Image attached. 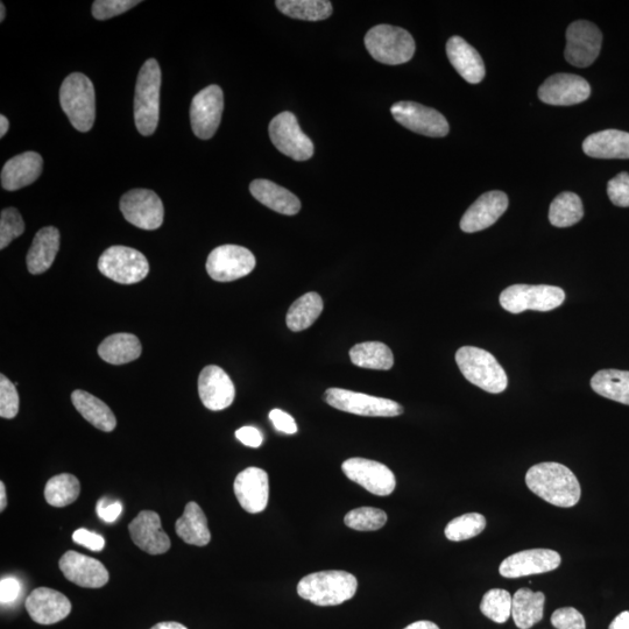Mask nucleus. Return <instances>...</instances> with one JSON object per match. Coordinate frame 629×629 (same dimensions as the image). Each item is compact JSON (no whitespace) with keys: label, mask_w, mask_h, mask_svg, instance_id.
Wrapping results in <instances>:
<instances>
[{"label":"nucleus","mask_w":629,"mask_h":629,"mask_svg":"<svg viewBox=\"0 0 629 629\" xmlns=\"http://www.w3.org/2000/svg\"><path fill=\"white\" fill-rule=\"evenodd\" d=\"M526 484L537 497L557 507H574L581 500L582 489L577 477L562 464L534 465L527 472Z\"/></svg>","instance_id":"nucleus-1"},{"label":"nucleus","mask_w":629,"mask_h":629,"mask_svg":"<svg viewBox=\"0 0 629 629\" xmlns=\"http://www.w3.org/2000/svg\"><path fill=\"white\" fill-rule=\"evenodd\" d=\"M357 589V578L341 570L315 572L298 585L299 596L317 606L341 605L355 597Z\"/></svg>","instance_id":"nucleus-2"},{"label":"nucleus","mask_w":629,"mask_h":629,"mask_svg":"<svg viewBox=\"0 0 629 629\" xmlns=\"http://www.w3.org/2000/svg\"><path fill=\"white\" fill-rule=\"evenodd\" d=\"M161 69L150 59L141 67L134 95V122L138 131L148 137L157 131L160 117Z\"/></svg>","instance_id":"nucleus-3"},{"label":"nucleus","mask_w":629,"mask_h":629,"mask_svg":"<svg viewBox=\"0 0 629 629\" xmlns=\"http://www.w3.org/2000/svg\"><path fill=\"white\" fill-rule=\"evenodd\" d=\"M60 104L77 131L93 129L96 118V95L93 82L81 73L70 74L60 88Z\"/></svg>","instance_id":"nucleus-4"},{"label":"nucleus","mask_w":629,"mask_h":629,"mask_svg":"<svg viewBox=\"0 0 629 629\" xmlns=\"http://www.w3.org/2000/svg\"><path fill=\"white\" fill-rule=\"evenodd\" d=\"M456 363L465 379L482 390L493 394L506 390L507 374L490 352L475 346H464L456 353Z\"/></svg>","instance_id":"nucleus-5"},{"label":"nucleus","mask_w":629,"mask_h":629,"mask_svg":"<svg viewBox=\"0 0 629 629\" xmlns=\"http://www.w3.org/2000/svg\"><path fill=\"white\" fill-rule=\"evenodd\" d=\"M365 46L374 60L390 66L411 61L416 48L411 33L391 25L371 28L366 34Z\"/></svg>","instance_id":"nucleus-6"},{"label":"nucleus","mask_w":629,"mask_h":629,"mask_svg":"<svg viewBox=\"0 0 629 629\" xmlns=\"http://www.w3.org/2000/svg\"><path fill=\"white\" fill-rule=\"evenodd\" d=\"M565 293L562 288L539 285H513L500 295V305L507 312L520 314L526 310L550 312L562 305Z\"/></svg>","instance_id":"nucleus-7"},{"label":"nucleus","mask_w":629,"mask_h":629,"mask_svg":"<svg viewBox=\"0 0 629 629\" xmlns=\"http://www.w3.org/2000/svg\"><path fill=\"white\" fill-rule=\"evenodd\" d=\"M98 270L118 284L133 285L143 281L150 264L143 253L126 246H111L98 260Z\"/></svg>","instance_id":"nucleus-8"},{"label":"nucleus","mask_w":629,"mask_h":629,"mask_svg":"<svg viewBox=\"0 0 629 629\" xmlns=\"http://www.w3.org/2000/svg\"><path fill=\"white\" fill-rule=\"evenodd\" d=\"M324 400L338 411L371 418H394L404 413V408L398 402L343 388H329L324 394Z\"/></svg>","instance_id":"nucleus-9"},{"label":"nucleus","mask_w":629,"mask_h":629,"mask_svg":"<svg viewBox=\"0 0 629 629\" xmlns=\"http://www.w3.org/2000/svg\"><path fill=\"white\" fill-rule=\"evenodd\" d=\"M272 143L286 157L295 161H307L313 157L315 147L292 112H282L270 124Z\"/></svg>","instance_id":"nucleus-10"},{"label":"nucleus","mask_w":629,"mask_h":629,"mask_svg":"<svg viewBox=\"0 0 629 629\" xmlns=\"http://www.w3.org/2000/svg\"><path fill=\"white\" fill-rule=\"evenodd\" d=\"M119 207L126 221L139 229L157 230L164 223V204L152 190H130L120 199Z\"/></svg>","instance_id":"nucleus-11"},{"label":"nucleus","mask_w":629,"mask_h":629,"mask_svg":"<svg viewBox=\"0 0 629 629\" xmlns=\"http://www.w3.org/2000/svg\"><path fill=\"white\" fill-rule=\"evenodd\" d=\"M256 267V258L250 250L238 245L216 247L209 254L207 272L211 279L230 282L249 275Z\"/></svg>","instance_id":"nucleus-12"},{"label":"nucleus","mask_w":629,"mask_h":629,"mask_svg":"<svg viewBox=\"0 0 629 629\" xmlns=\"http://www.w3.org/2000/svg\"><path fill=\"white\" fill-rule=\"evenodd\" d=\"M602 44L603 34L595 24L585 20L575 21L567 30L565 60L578 68L589 67L597 60Z\"/></svg>","instance_id":"nucleus-13"},{"label":"nucleus","mask_w":629,"mask_h":629,"mask_svg":"<svg viewBox=\"0 0 629 629\" xmlns=\"http://www.w3.org/2000/svg\"><path fill=\"white\" fill-rule=\"evenodd\" d=\"M395 120L406 129L422 136L442 138L449 133L448 120L435 109L415 102L395 103L391 109Z\"/></svg>","instance_id":"nucleus-14"},{"label":"nucleus","mask_w":629,"mask_h":629,"mask_svg":"<svg viewBox=\"0 0 629 629\" xmlns=\"http://www.w3.org/2000/svg\"><path fill=\"white\" fill-rule=\"evenodd\" d=\"M345 476L363 486L374 496L387 497L397 486L394 473L386 465L371 459L350 458L342 464Z\"/></svg>","instance_id":"nucleus-15"},{"label":"nucleus","mask_w":629,"mask_h":629,"mask_svg":"<svg viewBox=\"0 0 629 629\" xmlns=\"http://www.w3.org/2000/svg\"><path fill=\"white\" fill-rule=\"evenodd\" d=\"M223 109V91L218 86H209L194 97L190 105V123L197 138L207 140L215 136Z\"/></svg>","instance_id":"nucleus-16"},{"label":"nucleus","mask_w":629,"mask_h":629,"mask_svg":"<svg viewBox=\"0 0 629 629\" xmlns=\"http://www.w3.org/2000/svg\"><path fill=\"white\" fill-rule=\"evenodd\" d=\"M561 555L551 549H529L507 557L500 564V575L505 578H521L547 574L561 565Z\"/></svg>","instance_id":"nucleus-17"},{"label":"nucleus","mask_w":629,"mask_h":629,"mask_svg":"<svg viewBox=\"0 0 629 629\" xmlns=\"http://www.w3.org/2000/svg\"><path fill=\"white\" fill-rule=\"evenodd\" d=\"M591 87L583 77L574 74H556L544 81L539 89L543 103L571 106L589 100Z\"/></svg>","instance_id":"nucleus-18"},{"label":"nucleus","mask_w":629,"mask_h":629,"mask_svg":"<svg viewBox=\"0 0 629 629\" xmlns=\"http://www.w3.org/2000/svg\"><path fill=\"white\" fill-rule=\"evenodd\" d=\"M62 574L81 588L101 589L108 584L109 571L96 558L68 551L59 562Z\"/></svg>","instance_id":"nucleus-19"},{"label":"nucleus","mask_w":629,"mask_h":629,"mask_svg":"<svg viewBox=\"0 0 629 629\" xmlns=\"http://www.w3.org/2000/svg\"><path fill=\"white\" fill-rule=\"evenodd\" d=\"M25 607L35 623L46 626L60 623L72 612L70 600L63 593L48 588L33 590Z\"/></svg>","instance_id":"nucleus-20"},{"label":"nucleus","mask_w":629,"mask_h":629,"mask_svg":"<svg viewBox=\"0 0 629 629\" xmlns=\"http://www.w3.org/2000/svg\"><path fill=\"white\" fill-rule=\"evenodd\" d=\"M236 498L246 512H264L270 499V482L267 472L259 468H247L235 480Z\"/></svg>","instance_id":"nucleus-21"},{"label":"nucleus","mask_w":629,"mask_h":629,"mask_svg":"<svg viewBox=\"0 0 629 629\" xmlns=\"http://www.w3.org/2000/svg\"><path fill=\"white\" fill-rule=\"evenodd\" d=\"M199 394L202 404L210 411H223L232 405L236 397L235 385L221 367H204L199 378Z\"/></svg>","instance_id":"nucleus-22"},{"label":"nucleus","mask_w":629,"mask_h":629,"mask_svg":"<svg viewBox=\"0 0 629 629\" xmlns=\"http://www.w3.org/2000/svg\"><path fill=\"white\" fill-rule=\"evenodd\" d=\"M129 530L133 543L147 554L162 555L171 549V539L162 529L158 513L140 512Z\"/></svg>","instance_id":"nucleus-23"},{"label":"nucleus","mask_w":629,"mask_h":629,"mask_svg":"<svg viewBox=\"0 0 629 629\" xmlns=\"http://www.w3.org/2000/svg\"><path fill=\"white\" fill-rule=\"evenodd\" d=\"M508 197L499 190L486 193L466 210L461 221V229L466 233H475L490 228L505 214Z\"/></svg>","instance_id":"nucleus-24"},{"label":"nucleus","mask_w":629,"mask_h":629,"mask_svg":"<svg viewBox=\"0 0 629 629\" xmlns=\"http://www.w3.org/2000/svg\"><path fill=\"white\" fill-rule=\"evenodd\" d=\"M44 160L37 152H25L6 162L2 171V187L7 192H16L32 185L40 178Z\"/></svg>","instance_id":"nucleus-25"},{"label":"nucleus","mask_w":629,"mask_h":629,"mask_svg":"<svg viewBox=\"0 0 629 629\" xmlns=\"http://www.w3.org/2000/svg\"><path fill=\"white\" fill-rule=\"evenodd\" d=\"M447 55L451 65L466 82L478 84L484 80L485 65L482 56L469 42L461 37H452L447 44Z\"/></svg>","instance_id":"nucleus-26"},{"label":"nucleus","mask_w":629,"mask_h":629,"mask_svg":"<svg viewBox=\"0 0 629 629\" xmlns=\"http://www.w3.org/2000/svg\"><path fill=\"white\" fill-rule=\"evenodd\" d=\"M583 151L596 159H629V133L605 130L584 140Z\"/></svg>","instance_id":"nucleus-27"},{"label":"nucleus","mask_w":629,"mask_h":629,"mask_svg":"<svg viewBox=\"0 0 629 629\" xmlns=\"http://www.w3.org/2000/svg\"><path fill=\"white\" fill-rule=\"evenodd\" d=\"M60 249V232L54 226L38 231L33 239L26 263L28 271L33 275L45 273L54 263Z\"/></svg>","instance_id":"nucleus-28"},{"label":"nucleus","mask_w":629,"mask_h":629,"mask_svg":"<svg viewBox=\"0 0 629 629\" xmlns=\"http://www.w3.org/2000/svg\"><path fill=\"white\" fill-rule=\"evenodd\" d=\"M254 199L279 214L293 216L301 209V202L293 193L268 180H254L250 186Z\"/></svg>","instance_id":"nucleus-29"},{"label":"nucleus","mask_w":629,"mask_h":629,"mask_svg":"<svg viewBox=\"0 0 629 629\" xmlns=\"http://www.w3.org/2000/svg\"><path fill=\"white\" fill-rule=\"evenodd\" d=\"M175 530L181 540L193 546L204 547L211 541L206 514L194 501L187 504L185 513L176 521Z\"/></svg>","instance_id":"nucleus-30"},{"label":"nucleus","mask_w":629,"mask_h":629,"mask_svg":"<svg viewBox=\"0 0 629 629\" xmlns=\"http://www.w3.org/2000/svg\"><path fill=\"white\" fill-rule=\"evenodd\" d=\"M73 405L84 419L97 429L110 433L115 430L117 420L110 407L93 394L77 390L72 394Z\"/></svg>","instance_id":"nucleus-31"},{"label":"nucleus","mask_w":629,"mask_h":629,"mask_svg":"<svg viewBox=\"0 0 629 629\" xmlns=\"http://www.w3.org/2000/svg\"><path fill=\"white\" fill-rule=\"evenodd\" d=\"M546 596L543 592L520 589L512 598V617L520 629H530L543 619Z\"/></svg>","instance_id":"nucleus-32"},{"label":"nucleus","mask_w":629,"mask_h":629,"mask_svg":"<svg viewBox=\"0 0 629 629\" xmlns=\"http://www.w3.org/2000/svg\"><path fill=\"white\" fill-rule=\"evenodd\" d=\"M141 351L139 338L132 334L111 335L98 346V355L112 365L131 363L141 356Z\"/></svg>","instance_id":"nucleus-33"},{"label":"nucleus","mask_w":629,"mask_h":629,"mask_svg":"<svg viewBox=\"0 0 629 629\" xmlns=\"http://www.w3.org/2000/svg\"><path fill=\"white\" fill-rule=\"evenodd\" d=\"M351 362L362 369L388 371L394 365L390 348L380 342L360 343L350 350Z\"/></svg>","instance_id":"nucleus-34"},{"label":"nucleus","mask_w":629,"mask_h":629,"mask_svg":"<svg viewBox=\"0 0 629 629\" xmlns=\"http://www.w3.org/2000/svg\"><path fill=\"white\" fill-rule=\"evenodd\" d=\"M592 390L602 397L629 406V372L602 370L591 379Z\"/></svg>","instance_id":"nucleus-35"},{"label":"nucleus","mask_w":629,"mask_h":629,"mask_svg":"<svg viewBox=\"0 0 629 629\" xmlns=\"http://www.w3.org/2000/svg\"><path fill=\"white\" fill-rule=\"evenodd\" d=\"M323 308V300L317 293L302 295L288 310L287 327L294 332L312 327L322 314Z\"/></svg>","instance_id":"nucleus-36"},{"label":"nucleus","mask_w":629,"mask_h":629,"mask_svg":"<svg viewBox=\"0 0 629 629\" xmlns=\"http://www.w3.org/2000/svg\"><path fill=\"white\" fill-rule=\"evenodd\" d=\"M584 216V207L575 193L565 192L556 197L549 209V221L556 228H569L581 222Z\"/></svg>","instance_id":"nucleus-37"},{"label":"nucleus","mask_w":629,"mask_h":629,"mask_svg":"<svg viewBox=\"0 0 629 629\" xmlns=\"http://www.w3.org/2000/svg\"><path fill=\"white\" fill-rule=\"evenodd\" d=\"M275 5L286 16L299 20L321 21L332 14L328 0H278Z\"/></svg>","instance_id":"nucleus-38"},{"label":"nucleus","mask_w":629,"mask_h":629,"mask_svg":"<svg viewBox=\"0 0 629 629\" xmlns=\"http://www.w3.org/2000/svg\"><path fill=\"white\" fill-rule=\"evenodd\" d=\"M79 479L69 473L55 476L48 480L45 487V499L53 507H66L80 497Z\"/></svg>","instance_id":"nucleus-39"},{"label":"nucleus","mask_w":629,"mask_h":629,"mask_svg":"<svg viewBox=\"0 0 629 629\" xmlns=\"http://www.w3.org/2000/svg\"><path fill=\"white\" fill-rule=\"evenodd\" d=\"M486 519L479 513H468L451 520L445 527L444 534L452 542H461L472 539L484 532Z\"/></svg>","instance_id":"nucleus-40"},{"label":"nucleus","mask_w":629,"mask_h":629,"mask_svg":"<svg viewBox=\"0 0 629 629\" xmlns=\"http://www.w3.org/2000/svg\"><path fill=\"white\" fill-rule=\"evenodd\" d=\"M480 611L497 624H505L512 614L511 593L503 589L487 591L480 604Z\"/></svg>","instance_id":"nucleus-41"},{"label":"nucleus","mask_w":629,"mask_h":629,"mask_svg":"<svg viewBox=\"0 0 629 629\" xmlns=\"http://www.w3.org/2000/svg\"><path fill=\"white\" fill-rule=\"evenodd\" d=\"M387 522V514L373 507H360L345 515L344 524L358 532H376Z\"/></svg>","instance_id":"nucleus-42"},{"label":"nucleus","mask_w":629,"mask_h":629,"mask_svg":"<svg viewBox=\"0 0 629 629\" xmlns=\"http://www.w3.org/2000/svg\"><path fill=\"white\" fill-rule=\"evenodd\" d=\"M25 223L20 212L14 208H7L0 216V250L6 249L14 239L23 235Z\"/></svg>","instance_id":"nucleus-43"},{"label":"nucleus","mask_w":629,"mask_h":629,"mask_svg":"<svg viewBox=\"0 0 629 629\" xmlns=\"http://www.w3.org/2000/svg\"><path fill=\"white\" fill-rule=\"evenodd\" d=\"M16 387L4 374L0 376V416L3 419H14L18 415L19 395Z\"/></svg>","instance_id":"nucleus-44"},{"label":"nucleus","mask_w":629,"mask_h":629,"mask_svg":"<svg viewBox=\"0 0 629 629\" xmlns=\"http://www.w3.org/2000/svg\"><path fill=\"white\" fill-rule=\"evenodd\" d=\"M140 3L136 0H96L93 5V16L97 20H108L120 16Z\"/></svg>","instance_id":"nucleus-45"},{"label":"nucleus","mask_w":629,"mask_h":629,"mask_svg":"<svg viewBox=\"0 0 629 629\" xmlns=\"http://www.w3.org/2000/svg\"><path fill=\"white\" fill-rule=\"evenodd\" d=\"M551 625L556 629H586L583 614L574 607H563L551 616Z\"/></svg>","instance_id":"nucleus-46"},{"label":"nucleus","mask_w":629,"mask_h":629,"mask_svg":"<svg viewBox=\"0 0 629 629\" xmlns=\"http://www.w3.org/2000/svg\"><path fill=\"white\" fill-rule=\"evenodd\" d=\"M607 195H609L614 206L620 208L629 207V174L620 173L607 185Z\"/></svg>","instance_id":"nucleus-47"},{"label":"nucleus","mask_w":629,"mask_h":629,"mask_svg":"<svg viewBox=\"0 0 629 629\" xmlns=\"http://www.w3.org/2000/svg\"><path fill=\"white\" fill-rule=\"evenodd\" d=\"M73 540L75 543L80 544V546L91 551H102L105 546L103 536L90 532V530L84 528L75 530Z\"/></svg>","instance_id":"nucleus-48"},{"label":"nucleus","mask_w":629,"mask_h":629,"mask_svg":"<svg viewBox=\"0 0 629 629\" xmlns=\"http://www.w3.org/2000/svg\"><path fill=\"white\" fill-rule=\"evenodd\" d=\"M270 420L273 423L275 429L287 435H294L298 433V424L288 413L281 411V409H273L270 413Z\"/></svg>","instance_id":"nucleus-49"},{"label":"nucleus","mask_w":629,"mask_h":629,"mask_svg":"<svg viewBox=\"0 0 629 629\" xmlns=\"http://www.w3.org/2000/svg\"><path fill=\"white\" fill-rule=\"evenodd\" d=\"M123 512V506L119 501L102 498L97 504V514L103 521L115 522Z\"/></svg>","instance_id":"nucleus-50"},{"label":"nucleus","mask_w":629,"mask_h":629,"mask_svg":"<svg viewBox=\"0 0 629 629\" xmlns=\"http://www.w3.org/2000/svg\"><path fill=\"white\" fill-rule=\"evenodd\" d=\"M21 591L18 579L13 577L3 578L0 582V602L3 605L13 603L19 597Z\"/></svg>","instance_id":"nucleus-51"},{"label":"nucleus","mask_w":629,"mask_h":629,"mask_svg":"<svg viewBox=\"0 0 629 629\" xmlns=\"http://www.w3.org/2000/svg\"><path fill=\"white\" fill-rule=\"evenodd\" d=\"M236 437L238 441L250 448H259L264 442V436L261 434V431L249 426L238 429Z\"/></svg>","instance_id":"nucleus-52"},{"label":"nucleus","mask_w":629,"mask_h":629,"mask_svg":"<svg viewBox=\"0 0 629 629\" xmlns=\"http://www.w3.org/2000/svg\"><path fill=\"white\" fill-rule=\"evenodd\" d=\"M609 629H629V611L620 613L619 616L612 621Z\"/></svg>","instance_id":"nucleus-53"},{"label":"nucleus","mask_w":629,"mask_h":629,"mask_svg":"<svg viewBox=\"0 0 629 629\" xmlns=\"http://www.w3.org/2000/svg\"><path fill=\"white\" fill-rule=\"evenodd\" d=\"M405 629H440V627L431 623V621H416V623L407 626Z\"/></svg>","instance_id":"nucleus-54"},{"label":"nucleus","mask_w":629,"mask_h":629,"mask_svg":"<svg viewBox=\"0 0 629 629\" xmlns=\"http://www.w3.org/2000/svg\"><path fill=\"white\" fill-rule=\"evenodd\" d=\"M151 629H188L186 626H183L179 623H174V621H167V623H160L155 625Z\"/></svg>","instance_id":"nucleus-55"},{"label":"nucleus","mask_w":629,"mask_h":629,"mask_svg":"<svg viewBox=\"0 0 629 629\" xmlns=\"http://www.w3.org/2000/svg\"><path fill=\"white\" fill-rule=\"evenodd\" d=\"M10 123L4 115L0 116V138H4L7 131H9Z\"/></svg>","instance_id":"nucleus-56"},{"label":"nucleus","mask_w":629,"mask_h":629,"mask_svg":"<svg viewBox=\"0 0 629 629\" xmlns=\"http://www.w3.org/2000/svg\"><path fill=\"white\" fill-rule=\"evenodd\" d=\"M7 505L5 484L0 482V511H4Z\"/></svg>","instance_id":"nucleus-57"},{"label":"nucleus","mask_w":629,"mask_h":629,"mask_svg":"<svg viewBox=\"0 0 629 629\" xmlns=\"http://www.w3.org/2000/svg\"><path fill=\"white\" fill-rule=\"evenodd\" d=\"M6 10H5V5L4 3H0V21H4L5 16H6Z\"/></svg>","instance_id":"nucleus-58"}]
</instances>
